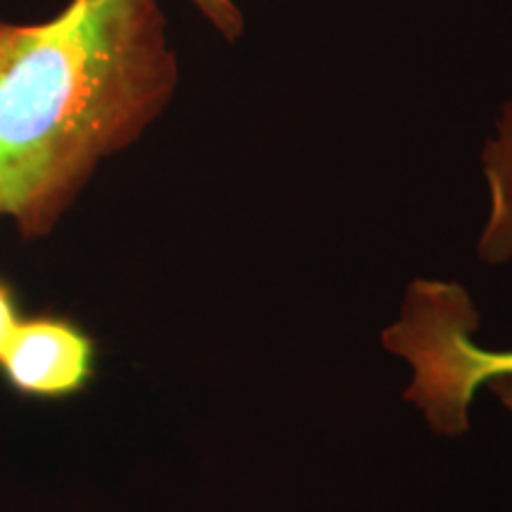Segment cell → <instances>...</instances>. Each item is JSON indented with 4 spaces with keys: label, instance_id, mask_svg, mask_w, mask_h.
<instances>
[{
    "label": "cell",
    "instance_id": "1",
    "mask_svg": "<svg viewBox=\"0 0 512 512\" xmlns=\"http://www.w3.org/2000/svg\"><path fill=\"white\" fill-rule=\"evenodd\" d=\"M178 62L157 0H69L41 24L0 22V209L43 238L100 162L166 110Z\"/></svg>",
    "mask_w": 512,
    "mask_h": 512
},
{
    "label": "cell",
    "instance_id": "2",
    "mask_svg": "<svg viewBox=\"0 0 512 512\" xmlns=\"http://www.w3.org/2000/svg\"><path fill=\"white\" fill-rule=\"evenodd\" d=\"M475 328L467 292L432 290L415 297L389 330V351L411 366L406 399L437 432H465L477 389L512 375V351L479 347Z\"/></svg>",
    "mask_w": 512,
    "mask_h": 512
},
{
    "label": "cell",
    "instance_id": "3",
    "mask_svg": "<svg viewBox=\"0 0 512 512\" xmlns=\"http://www.w3.org/2000/svg\"><path fill=\"white\" fill-rule=\"evenodd\" d=\"M0 370L22 394L69 396L91 380L93 342L67 320H19L0 354Z\"/></svg>",
    "mask_w": 512,
    "mask_h": 512
},
{
    "label": "cell",
    "instance_id": "4",
    "mask_svg": "<svg viewBox=\"0 0 512 512\" xmlns=\"http://www.w3.org/2000/svg\"><path fill=\"white\" fill-rule=\"evenodd\" d=\"M482 169L489 188V216L477 254L489 264H505L512 259V98L503 105L494 136L484 145Z\"/></svg>",
    "mask_w": 512,
    "mask_h": 512
},
{
    "label": "cell",
    "instance_id": "5",
    "mask_svg": "<svg viewBox=\"0 0 512 512\" xmlns=\"http://www.w3.org/2000/svg\"><path fill=\"white\" fill-rule=\"evenodd\" d=\"M202 17L214 27L226 41H238L245 29V17L235 0H190Z\"/></svg>",
    "mask_w": 512,
    "mask_h": 512
},
{
    "label": "cell",
    "instance_id": "6",
    "mask_svg": "<svg viewBox=\"0 0 512 512\" xmlns=\"http://www.w3.org/2000/svg\"><path fill=\"white\" fill-rule=\"evenodd\" d=\"M19 323L15 302H12V294L5 285H0V354H3L5 344L10 342L12 332H15Z\"/></svg>",
    "mask_w": 512,
    "mask_h": 512
},
{
    "label": "cell",
    "instance_id": "7",
    "mask_svg": "<svg viewBox=\"0 0 512 512\" xmlns=\"http://www.w3.org/2000/svg\"><path fill=\"white\" fill-rule=\"evenodd\" d=\"M489 384H494L496 394L501 396V401L512 411V375H508V377H498V380L489 382Z\"/></svg>",
    "mask_w": 512,
    "mask_h": 512
},
{
    "label": "cell",
    "instance_id": "8",
    "mask_svg": "<svg viewBox=\"0 0 512 512\" xmlns=\"http://www.w3.org/2000/svg\"><path fill=\"white\" fill-rule=\"evenodd\" d=\"M0 216H3V209H0Z\"/></svg>",
    "mask_w": 512,
    "mask_h": 512
}]
</instances>
